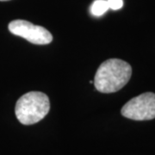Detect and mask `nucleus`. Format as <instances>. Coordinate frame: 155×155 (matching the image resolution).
Returning a JSON list of instances; mask_svg holds the SVG:
<instances>
[{
	"label": "nucleus",
	"mask_w": 155,
	"mask_h": 155,
	"mask_svg": "<svg viewBox=\"0 0 155 155\" xmlns=\"http://www.w3.org/2000/svg\"><path fill=\"white\" fill-rule=\"evenodd\" d=\"M110 9L107 0H95L91 6V12L95 17L103 16Z\"/></svg>",
	"instance_id": "nucleus-5"
},
{
	"label": "nucleus",
	"mask_w": 155,
	"mask_h": 155,
	"mask_svg": "<svg viewBox=\"0 0 155 155\" xmlns=\"http://www.w3.org/2000/svg\"><path fill=\"white\" fill-rule=\"evenodd\" d=\"M107 2L110 9H112L114 11H117L123 6L122 0H107Z\"/></svg>",
	"instance_id": "nucleus-6"
},
{
	"label": "nucleus",
	"mask_w": 155,
	"mask_h": 155,
	"mask_svg": "<svg viewBox=\"0 0 155 155\" xmlns=\"http://www.w3.org/2000/svg\"><path fill=\"white\" fill-rule=\"evenodd\" d=\"M126 118L134 121H147L155 118V94L146 92L130 99L121 110Z\"/></svg>",
	"instance_id": "nucleus-3"
},
{
	"label": "nucleus",
	"mask_w": 155,
	"mask_h": 155,
	"mask_svg": "<svg viewBox=\"0 0 155 155\" xmlns=\"http://www.w3.org/2000/svg\"><path fill=\"white\" fill-rule=\"evenodd\" d=\"M0 1H9V0H0Z\"/></svg>",
	"instance_id": "nucleus-7"
},
{
	"label": "nucleus",
	"mask_w": 155,
	"mask_h": 155,
	"mask_svg": "<svg viewBox=\"0 0 155 155\" xmlns=\"http://www.w3.org/2000/svg\"><path fill=\"white\" fill-rule=\"evenodd\" d=\"M131 75L132 67L127 62L119 59H110L100 65L93 84L99 92L113 93L124 87Z\"/></svg>",
	"instance_id": "nucleus-1"
},
{
	"label": "nucleus",
	"mask_w": 155,
	"mask_h": 155,
	"mask_svg": "<svg viewBox=\"0 0 155 155\" xmlns=\"http://www.w3.org/2000/svg\"><path fill=\"white\" fill-rule=\"evenodd\" d=\"M50 110L49 98L41 91H29L17 100L15 113L23 125H32L42 120Z\"/></svg>",
	"instance_id": "nucleus-2"
},
{
	"label": "nucleus",
	"mask_w": 155,
	"mask_h": 155,
	"mask_svg": "<svg viewBox=\"0 0 155 155\" xmlns=\"http://www.w3.org/2000/svg\"><path fill=\"white\" fill-rule=\"evenodd\" d=\"M8 28L11 33L26 39L33 44L47 45L53 41L52 34L47 28L25 20H14L9 23Z\"/></svg>",
	"instance_id": "nucleus-4"
}]
</instances>
